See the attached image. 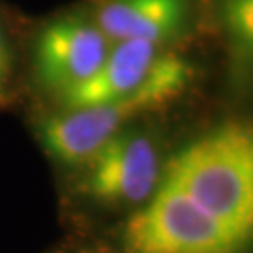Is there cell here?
Segmentation results:
<instances>
[{
  "instance_id": "1",
  "label": "cell",
  "mask_w": 253,
  "mask_h": 253,
  "mask_svg": "<svg viewBox=\"0 0 253 253\" xmlns=\"http://www.w3.org/2000/svg\"><path fill=\"white\" fill-rule=\"evenodd\" d=\"M166 181L220 220L240 240L253 229V138L244 124H225L169 161Z\"/></svg>"
},
{
  "instance_id": "2",
  "label": "cell",
  "mask_w": 253,
  "mask_h": 253,
  "mask_svg": "<svg viewBox=\"0 0 253 253\" xmlns=\"http://www.w3.org/2000/svg\"><path fill=\"white\" fill-rule=\"evenodd\" d=\"M191 81L189 63L163 53L148 79L131 94L46 117L38 126L40 141L48 155L61 163H85L138 115L174 102L188 89Z\"/></svg>"
},
{
  "instance_id": "3",
  "label": "cell",
  "mask_w": 253,
  "mask_h": 253,
  "mask_svg": "<svg viewBox=\"0 0 253 253\" xmlns=\"http://www.w3.org/2000/svg\"><path fill=\"white\" fill-rule=\"evenodd\" d=\"M124 244L126 253H239L245 242L165 179L126 222Z\"/></svg>"
},
{
  "instance_id": "4",
  "label": "cell",
  "mask_w": 253,
  "mask_h": 253,
  "mask_svg": "<svg viewBox=\"0 0 253 253\" xmlns=\"http://www.w3.org/2000/svg\"><path fill=\"white\" fill-rule=\"evenodd\" d=\"M112 42L87 15L49 22L35 42L33 68L38 83L58 95L87 81L100 68Z\"/></svg>"
},
{
  "instance_id": "5",
  "label": "cell",
  "mask_w": 253,
  "mask_h": 253,
  "mask_svg": "<svg viewBox=\"0 0 253 253\" xmlns=\"http://www.w3.org/2000/svg\"><path fill=\"white\" fill-rule=\"evenodd\" d=\"M83 191L104 204H138L160 178L158 146L141 131L122 130L85 161Z\"/></svg>"
},
{
  "instance_id": "6",
  "label": "cell",
  "mask_w": 253,
  "mask_h": 253,
  "mask_svg": "<svg viewBox=\"0 0 253 253\" xmlns=\"http://www.w3.org/2000/svg\"><path fill=\"white\" fill-rule=\"evenodd\" d=\"M163 53L140 40L112 43L100 68L87 81L58 95L63 110L89 107L125 97L148 79Z\"/></svg>"
},
{
  "instance_id": "7",
  "label": "cell",
  "mask_w": 253,
  "mask_h": 253,
  "mask_svg": "<svg viewBox=\"0 0 253 253\" xmlns=\"http://www.w3.org/2000/svg\"><path fill=\"white\" fill-rule=\"evenodd\" d=\"M189 0H97L90 17L112 43L161 44L188 23Z\"/></svg>"
},
{
  "instance_id": "8",
  "label": "cell",
  "mask_w": 253,
  "mask_h": 253,
  "mask_svg": "<svg viewBox=\"0 0 253 253\" xmlns=\"http://www.w3.org/2000/svg\"><path fill=\"white\" fill-rule=\"evenodd\" d=\"M222 32L237 63H247L253 51V0H219Z\"/></svg>"
},
{
  "instance_id": "9",
  "label": "cell",
  "mask_w": 253,
  "mask_h": 253,
  "mask_svg": "<svg viewBox=\"0 0 253 253\" xmlns=\"http://www.w3.org/2000/svg\"><path fill=\"white\" fill-rule=\"evenodd\" d=\"M10 63H12V53H10L8 37L5 33L3 27L0 25V94L3 92L5 84L8 81Z\"/></svg>"
}]
</instances>
